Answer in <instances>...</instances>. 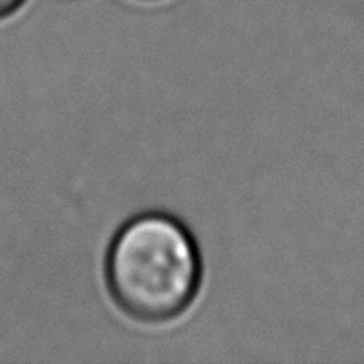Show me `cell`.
<instances>
[{
    "label": "cell",
    "instance_id": "obj_2",
    "mask_svg": "<svg viewBox=\"0 0 364 364\" xmlns=\"http://www.w3.org/2000/svg\"><path fill=\"white\" fill-rule=\"evenodd\" d=\"M24 2L26 0H0V20L12 16Z\"/></svg>",
    "mask_w": 364,
    "mask_h": 364
},
{
    "label": "cell",
    "instance_id": "obj_1",
    "mask_svg": "<svg viewBox=\"0 0 364 364\" xmlns=\"http://www.w3.org/2000/svg\"><path fill=\"white\" fill-rule=\"evenodd\" d=\"M112 300L143 323H166L191 308L202 284L196 241L176 218L145 212L114 235L104 264Z\"/></svg>",
    "mask_w": 364,
    "mask_h": 364
}]
</instances>
